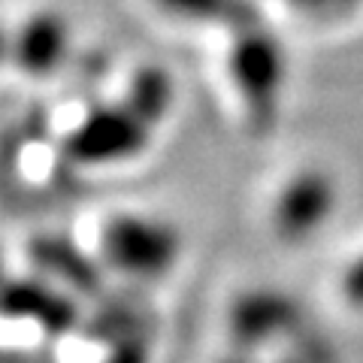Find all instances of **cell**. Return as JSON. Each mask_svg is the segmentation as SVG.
I'll use <instances>...</instances> for the list:
<instances>
[{
  "mask_svg": "<svg viewBox=\"0 0 363 363\" xmlns=\"http://www.w3.org/2000/svg\"><path fill=\"white\" fill-rule=\"evenodd\" d=\"M233 88L257 128H269L279 116L281 91H285V52L279 37L267 28L264 16L230 30V55H227Z\"/></svg>",
  "mask_w": 363,
  "mask_h": 363,
  "instance_id": "1",
  "label": "cell"
},
{
  "mask_svg": "<svg viewBox=\"0 0 363 363\" xmlns=\"http://www.w3.org/2000/svg\"><path fill=\"white\" fill-rule=\"evenodd\" d=\"M152 124L128 100L91 109L82 124L67 136V155L79 164H109L133 157L149 143Z\"/></svg>",
  "mask_w": 363,
  "mask_h": 363,
  "instance_id": "2",
  "label": "cell"
},
{
  "mask_svg": "<svg viewBox=\"0 0 363 363\" xmlns=\"http://www.w3.org/2000/svg\"><path fill=\"white\" fill-rule=\"evenodd\" d=\"M70 25L61 13H37L13 33V64L28 76H52L70 52Z\"/></svg>",
  "mask_w": 363,
  "mask_h": 363,
  "instance_id": "3",
  "label": "cell"
},
{
  "mask_svg": "<svg viewBox=\"0 0 363 363\" xmlns=\"http://www.w3.org/2000/svg\"><path fill=\"white\" fill-rule=\"evenodd\" d=\"M333 203V188L327 176L321 173H306L288 188V194L281 197V224L294 233L312 230L315 224L324 221V215L330 212Z\"/></svg>",
  "mask_w": 363,
  "mask_h": 363,
  "instance_id": "4",
  "label": "cell"
},
{
  "mask_svg": "<svg viewBox=\"0 0 363 363\" xmlns=\"http://www.w3.org/2000/svg\"><path fill=\"white\" fill-rule=\"evenodd\" d=\"M164 13L182 21H197V25H224L240 28L245 21L260 16V9L252 0H157Z\"/></svg>",
  "mask_w": 363,
  "mask_h": 363,
  "instance_id": "5",
  "label": "cell"
},
{
  "mask_svg": "<svg viewBox=\"0 0 363 363\" xmlns=\"http://www.w3.org/2000/svg\"><path fill=\"white\" fill-rule=\"evenodd\" d=\"M124 100H128V104L155 128L157 121L167 118L169 106H173V82H169V76L164 70L145 67V70H140L133 76Z\"/></svg>",
  "mask_w": 363,
  "mask_h": 363,
  "instance_id": "6",
  "label": "cell"
},
{
  "mask_svg": "<svg viewBox=\"0 0 363 363\" xmlns=\"http://www.w3.org/2000/svg\"><path fill=\"white\" fill-rule=\"evenodd\" d=\"M288 4L306 9V13H342V9L360 4V0H288Z\"/></svg>",
  "mask_w": 363,
  "mask_h": 363,
  "instance_id": "7",
  "label": "cell"
},
{
  "mask_svg": "<svg viewBox=\"0 0 363 363\" xmlns=\"http://www.w3.org/2000/svg\"><path fill=\"white\" fill-rule=\"evenodd\" d=\"M348 291H351V297H354V300H363V260H357V267L351 269Z\"/></svg>",
  "mask_w": 363,
  "mask_h": 363,
  "instance_id": "8",
  "label": "cell"
},
{
  "mask_svg": "<svg viewBox=\"0 0 363 363\" xmlns=\"http://www.w3.org/2000/svg\"><path fill=\"white\" fill-rule=\"evenodd\" d=\"M4 61H13V33L0 25V64Z\"/></svg>",
  "mask_w": 363,
  "mask_h": 363,
  "instance_id": "9",
  "label": "cell"
}]
</instances>
